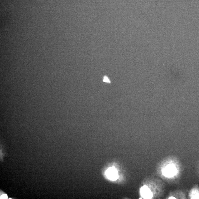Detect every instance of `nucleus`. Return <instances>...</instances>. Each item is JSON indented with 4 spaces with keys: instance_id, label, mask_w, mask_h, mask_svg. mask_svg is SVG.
I'll use <instances>...</instances> for the list:
<instances>
[{
    "instance_id": "f257e3e1",
    "label": "nucleus",
    "mask_w": 199,
    "mask_h": 199,
    "mask_svg": "<svg viewBox=\"0 0 199 199\" xmlns=\"http://www.w3.org/2000/svg\"><path fill=\"white\" fill-rule=\"evenodd\" d=\"M177 170L176 167L173 164H170L163 169V175L167 177H172L176 175Z\"/></svg>"
},
{
    "instance_id": "f03ea898",
    "label": "nucleus",
    "mask_w": 199,
    "mask_h": 199,
    "mask_svg": "<svg viewBox=\"0 0 199 199\" xmlns=\"http://www.w3.org/2000/svg\"><path fill=\"white\" fill-rule=\"evenodd\" d=\"M106 175L107 178L111 180H116L118 178V171L114 167H110L107 170Z\"/></svg>"
},
{
    "instance_id": "7ed1b4c3",
    "label": "nucleus",
    "mask_w": 199,
    "mask_h": 199,
    "mask_svg": "<svg viewBox=\"0 0 199 199\" xmlns=\"http://www.w3.org/2000/svg\"><path fill=\"white\" fill-rule=\"evenodd\" d=\"M140 194L144 199H151L153 195L150 189L147 186H144L140 189Z\"/></svg>"
},
{
    "instance_id": "20e7f679",
    "label": "nucleus",
    "mask_w": 199,
    "mask_h": 199,
    "mask_svg": "<svg viewBox=\"0 0 199 199\" xmlns=\"http://www.w3.org/2000/svg\"><path fill=\"white\" fill-rule=\"evenodd\" d=\"M191 196V197L192 199H199V194L196 191L192 192Z\"/></svg>"
},
{
    "instance_id": "39448f33",
    "label": "nucleus",
    "mask_w": 199,
    "mask_h": 199,
    "mask_svg": "<svg viewBox=\"0 0 199 199\" xmlns=\"http://www.w3.org/2000/svg\"><path fill=\"white\" fill-rule=\"evenodd\" d=\"M103 81L107 83H110V80L107 77H104V79H103Z\"/></svg>"
},
{
    "instance_id": "423d86ee",
    "label": "nucleus",
    "mask_w": 199,
    "mask_h": 199,
    "mask_svg": "<svg viewBox=\"0 0 199 199\" xmlns=\"http://www.w3.org/2000/svg\"><path fill=\"white\" fill-rule=\"evenodd\" d=\"M7 196L6 194H3L1 197V199H7Z\"/></svg>"
},
{
    "instance_id": "0eeeda50",
    "label": "nucleus",
    "mask_w": 199,
    "mask_h": 199,
    "mask_svg": "<svg viewBox=\"0 0 199 199\" xmlns=\"http://www.w3.org/2000/svg\"><path fill=\"white\" fill-rule=\"evenodd\" d=\"M169 199H176L175 198V197H171L169 198Z\"/></svg>"
}]
</instances>
